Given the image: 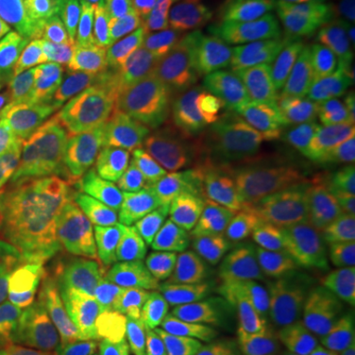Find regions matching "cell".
Masks as SVG:
<instances>
[{
	"label": "cell",
	"instance_id": "cell-1",
	"mask_svg": "<svg viewBox=\"0 0 355 355\" xmlns=\"http://www.w3.org/2000/svg\"><path fill=\"white\" fill-rule=\"evenodd\" d=\"M137 266L113 231L48 280L38 328L24 355H139L128 330Z\"/></svg>",
	"mask_w": 355,
	"mask_h": 355
},
{
	"label": "cell",
	"instance_id": "cell-2",
	"mask_svg": "<svg viewBox=\"0 0 355 355\" xmlns=\"http://www.w3.org/2000/svg\"><path fill=\"white\" fill-rule=\"evenodd\" d=\"M343 190L342 180L304 144L243 182L231 198L229 217L310 259L338 233Z\"/></svg>",
	"mask_w": 355,
	"mask_h": 355
},
{
	"label": "cell",
	"instance_id": "cell-3",
	"mask_svg": "<svg viewBox=\"0 0 355 355\" xmlns=\"http://www.w3.org/2000/svg\"><path fill=\"white\" fill-rule=\"evenodd\" d=\"M231 191L205 168L180 172L142 196L111 229L142 268L176 263L205 251L229 217Z\"/></svg>",
	"mask_w": 355,
	"mask_h": 355
},
{
	"label": "cell",
	"instance_id": "cell-4",
	"mask_svg": "<svg viewBox=\"0 0 355 355\" xmlns=\"http://www.w3.org/2000/svg\"><path fill=\"white\" fill-rule=\"evenodd\" d=\"M318 119L284 91L254 114L251 123L229 139L203 144L200 162L193 168L214 172L231 191L302 148Z\"/></svg>",
	"mask_w": 355,
	"mask_h": 355
},
{
	"label": "cell",
	"instance_id": "cell-5",
	"mask_svg": "<svg viewBox=\"0 0 355 355\" xmlns=\"http://www.w3.org/2000/svg\"><path fill=\"white\" fill-rule=\"evenodd\" d=\"M205 294V251L137 270L128 300V330L139 355H162L190 326Z\"/></svg>",
	"mask_w": 355,
	"mask_h": 355
},
{
	"label": "cell",
	"instance_id": "cell-6",
	"mask_svg": "<svg viewBox=\"0 0 355 355\" xmlns=\"http://www.w3.org/2000/svg\"><path fill=\"white\" fill-rule=\"evenodd\" d=\"M300 259L253 227L227 217L205 249V292H227L251 300L280 296Z\"/></svg>",
	"mask_w": 355,
	"mask_h": 355
},
{
	"label": "cell",
	"instance_id": "cell-7",
	"mask_svg": "<svg viewBox=\"0 0 355 355\" xmlns=\"http://www.w3.org/2000/svg\"><path fill=\"white\" fill-rule=\"evenodd\" d=\"M111 221L113 217L99 205H55L10 214L0 227L32 275L51 280Z\"/></svg>",
	"mask_w": 355,
	"mask_h": 355
},
{
	"label": "cell",
	"instance_id": "cell-8",
	"mask_svg": "<svg viewBox=\"0 0 355 355\" xmlns=\"http://www.w3.org/2000/svg\"><path fill=\"white\" fill-rule=\"evenodd\" d=\"M291 302L330 340L355 342V266L340 257L296 270L286 284Z\"/></svg>",
	"mask_w": 355,
	"mask_h": 355
},
{
	"label": "cell",
	"instance_id": "cell-9",
	"mask_svg": "<svg viewBox=\"0 0 355 355\" xmlns=\"http://www.w3.org/2000/svg\"><path fill=\"white\" fill-rule=\"evenodd\" d=\"M139 142L198 148L216 139L214 97L191 89L148 91L146 107L137 125Z\"/></svg>",
	"mask_w": 355,
	"mask_h": 355
},
{
	"label": "cell",
	"instance_id": "cell-10",
	"mask_svg": "<svg viewBox=\"0 0 355 355\" xmlns=\"http://www.w3.org/2000/svg\"><path fill=\"white\" fill-rule=\"evenodd\" d=\"M127 146L123 128L97 125L73 132L64 205H99L127 160Z\"/></svg>",
	"mask_w": 355,
	"mask_h": 355
},
{
	"label": "cell",
	"instance_id": "cell-11",
	"mask_svg": "<svg viewBox=\"0 0 355 355\" xmlns=\"http://www.w3.org/2000/svg\"><path fill=\"white\" fill-rule=\"evenodd\" d=\"M200 150L202 146L182 148L172 144L137 140L135 153L125 160L123 168L107 188L99 207H103L113 219L123 216L130 203L139 202L142 196L156 190L166 180L180 172L191 170L200 160Z\"/></svg>",
	"mask_w": 355,
	"mask_h": 355
},
{
	"label": "cell",
	"instance_id": "cell-12",
	"mask_svg": "<svg viewBox=\"0 0 355 355\" xmlns=\"http://www.w3.org/2000/svg\"><path fill=\"white\" fill-rule=\"evenodd\" d=\"M60 79L20 62L0 79V162H18L40 111Z\"/></svg>",
	"mask_w": 355,
	"mask_h": 355
},
{
	"label": "cell",
	"instance_id": "cell-13",
	"mask_svg": "<svg viewBox=\"0 0 355 355\" xmlns=\"http://www.w3.org/2000/svg\"><path fill=\"white\" fill-rule=\"evenodd\" d=\"M257 300L205 292L193 312L190 340L202 355H241L259 328Z\"/></svg>",
	"mask_w": 355,
	"mask_h": 355
},
{
	"label": "cell",
	"instance_id": "cell-14",
	"mask_svg": "<svg viewBox=\"0 0 355 355\" xmlns=\"http://www.w3.org/2000/svg\"><path fill=\"white\" fill-rule=\"evenodd\" d=\"M50 0H0V34L42 71L65 79L73 50L55 36Z\"/></svg>",
	"mask_w": 355,
	"mask_h": 355
},
{
	"label": "cell",
	"instance_id": "cell-15",
	"mask_svg": "<svg viewBox=\"0 0 355 355\" xmlns=\"http://www.w3.org/2000/svg\"><path fill=\"white\" fill-rule=\"evenodd\" d=\"M292 65L284 51L277 58L231 83L214 97L216 137L229 139L245 128L266 103L286 87Z\"/></svg>",
	"mask_w": 355,
	"mask_h": 355
},
{
	"label": "cell",
	"instance_id": "cell-16",
	"mask_svg": "<svg viewBox=\"0 0 355 355\" xmlns=\"http://www.w3.org/2000/svg\"><path fill=\"white\" fill-rule=\"evenodd\" d=\"M69 148L71 135L51 140L32 153H26L16 162L20 200L10 214L20 216L38 207L64 205Z\"/></svg>",
	"mask_w": 355,
	"mask_h": 355
},
{
	"label": "cell",
	"instance_id": "cell-17",
	"mask_svg": "<svg viewBox=\"0 0 355 355\" xmlns=\"http://www.w3.org/2000/svg\"><path fill=\"white\" fill-rule=\"evenodd\" d=\"M354 87L355 62L331 58L318 64L292 67L284 93L314 119H320L336 109Z\"/></svg>",
	"mask_w": 355,
	"mask_h": 355
},
{
	"label": "cell",
	"instance_id": "cell-18",
	"mask_svg": "<svg viewBox=\"0 0 355 355\" xmlns=\"http://www.w3.org/2000/svg\"><path fill=\"white\" fill-rule=\"evenodd\" d=\"M128 4L130 0H50L48 8L55 36L76 53L77 46L116 32Z\"/></svg>",
	"mask_w": 355,
	"mask_h": 355
},
{
	"label": "cell",
	"instance_id": "cell-19",
	"mask_svg": "<svg viewBox=\"0 0 355 355\" xmlns=\"http://www.w3.org/2000/svg\"><path fill=\"white\" fill-rule=\"evenodd\" d=\"M306 146L345 188L355 186V87L336 109L318 119Z\"/></svg>",
	"mask_w": 355,
	"mask_h": 355
},
{
	"label": "cell",
	"instance_id": "cell-20",
	"mask_svg": "<svg viewBox=\"0 0 355 355\" xmlns=\"http://www.w3.org/2000/svg\"><path fill=\"white\" fill-rule=\"evenodd\" d=\"M65 79H85L107 87L144 85L139 79L125 42L116 32H107L87 44L77 46Z\"/></svg>",
	"mask_w": 355,
	"mask_h": 355
},
{
	"label": "cell",
	"instance_id": "cell-21",
	"mask_svg": "<svg viewBox=\"0 0 355 355\" xmlns=\"http://www.w3.org/2000/svg\"><path fill=\"white\" fill-rule=\"evenodd\" d=\"M284 48V38L268 20H263L253 30L233 36L219 38L217 44V73L221 91L241 79L247 73L277 58Z\"/></svg>",
	"mask_w": 355,
	"mask_h": 355
},
{
	"label": "cell",
	"instance_id": "cell-22",
	"mask_svg": "<svg viewBox=\"0 0 355 355\" xmlns=\"http://www.w3.org/2000/svg\"><path fill=\"white\" fill-rule=\"evenodd\" d=\"M91 125L93 123L85 103V79H64L44 103L26 140V153H32L51 140L62 139L73 128Z\"/></svg>",
	"mask_w": 355,
	"mask_h": 355
},
{
	"label": "cell",
	"instance_id": "cell-23",
	"mask_svg": "<svg viewBox=\"0 0 355 355\" xmlns=\"http://www.w3.org/2000/svg\"><path fill=\"white\" fill-rule=\"evenodd\" d=\"M162 8V30L154 53L153 83L158 91L190 89L186 76V48H188V22L190 10L172 2L158 0Z\"/></svg>",
	"mask_w": 355,
	"mask_h": 355
},
{
	"label": "cell",
	"instance_id": "cell-24",
	"mask_svg": "<svg viewBox=\"0 0 355 355\" xmlns=\"http://www.w3.org/2000/svg\"><path fill=\"white\" fill-rule=\"evenodd\" d=\"M217 44L219 34L205 0L190 10L188 48H186V76L191 91L216 97L221 91L217 73Z\"/></svg>",
	"mask_w": 355,
	"mask_h": 355
},
{
	"label": "cell",
	"instance_id": "cell-25",
	"mask_svg": "<svg viewBox=\"0 0 355 355\" xmlns=\"http://www.w3.org/2000/svg\"><path fill=\"white\" fill-rule=\"evenodd\" d=\"M265 322L288 355H326L334 347L330 338L282 294L266 300Z\"/></svg>",
	"mask_w": 355,
	"mask_h": 355
},
{
	"label": "cell",
	"instance_id": "cell-26",
	"mask_svg": "<svg viewBox=\"0 0 355 355\" xmlns=\"http://www.w3.org/2000/svg\"><path fill=\"white\" fill-rule=\"evenodd\" d=\"M162 30V8L158 0H130L121 24L123 42L135 62L139 79L150 85L154 53Z\"/></svg>",
	"mask_w": 355,
	"mask_h": 355
},
{
	"label": "cell",
	"instance_id": "cell-27",
	"mask_svg": "<svg viewBox=\"0 0 355 355\" xmlns=\"http://www.w3.org/2000/svg\"><path fill=\"white\" fill-rule=\"evenodd\" d=\"M48 280L34 277L0 310V355H24L38 328Z\"/></svg>",
	"mask_w": 355,
	"mask_h": 355
},
{
	"label": "cell",
	"instance_id": "cell-28",
	"mask_svg": "<svg viewBox=\"0 0 355 355\" xmlns=\"http://www.w3.org/2000/svg\"><path fill=\"white\" fill-rule=\"evenodd\" d=\"M150 87H107L101 83L85 81V103L91 123L116 128H137L146 107Z\"/></svg>",
	"mask_w": 355,
	"mask_h": 355
},
{
	"label": "cell",
	"instance_id": "cell-29",
	"mask_svg": "<svg viewBox=\"0 0 355 355\" xmlns=\"http://www.w3.org/2000/svg\"><path fill=\"white\" fill-rule=\"evenodd\" d=\"M219 38H233L265 20L263 0H207Z\"/></svg>",
	"mask_w": 355,
	"mask_h": 355
},
{
	"label": "cell",
	"instance_id": "cell-30",
	"mask_svg": "<svg viewBox=\"0 0 355 355\" xmlns=\"http://www.w3.org/2000/svg\"><path fill=\"white\" fill-rule=\"evenodd\" d=\"M34 277L10 237L0 227V310L10 304Z\"/></svg>",
	"mask_w": 355,
	"mask_h": 355
},
{
	"label": "cell",
	"instance_id": "cell-31",
	"mask_svg": "<svg viewBox=\"0 0 355 355\" xmlns=\"http://www.w3.org/2000/svg\"><path fill=\"white\" fill-rule=\"evenodd\" d=\"M314 0H263L265 18L279 30L282 38L292 36L310 12Z\"/></svg>",
	"mask_w": 355,
	"mask_h": 355
},
{
	"label": "cell",
	"instance_id": "cell-32",
	"mask_svg": "<svg viewBox=\"0 0 355 355\" xmlns=\"http://www.w3.org/2000/svg\"><path fill=\"white\" fill-rule=\"evenodd\" d=\"M241 355H288L286 349L282 347V343L277 340V336L270 331L268 324L265 320L261 322V326L257 328V334L253 336V340L249 342V345L245 347V352Z\"/></svg>",
	"mask_w": 355,
	"mask_h": 355
},
{
	"label": "cell",
	"instance_id": "cell-33",
	"mask_svg": "<svg viewBox=\"0 0 355 355\" xmlns=\"http://www.w3.org/2000/svg\"><path fill=\"white\" fill-rule=\"evenodd\" d=\"M336 38H338V51H342L345 60L355 62V2L342 14Z\"/></svg>",
	"mask_w": 355,
	"mask_h": 355
},
{
	"label": "cell",
	"instance_id": "cell-34",
	"mask_svg": "<svg viewBox=\"0 0 355 355\" xmlns=\"http://www.w3.org/2000/svg\"><path fill=\"white\" fill-rule=\"evenodd\" d=\"M18 200H20V190H18L16 178L8 184L0 186V223L10 216V211L18 205Z\"/></svg>",
	"mask_w": 355,
	"mask_h": 355
},
{
	"label": "cell",
	"instance_id": "cell-35",
	"mask_svg": "<svg viewBox=\"0 0 355 355\" xmlns=\"http://www.w3.org/2000/svg\"><path fill=\"white\" fill-rule=\"evenodd\" d=\"M22 62V53L0 34V79Z\"/></svg>",
	"mask_w": 355,
	"mask_h": 355
},
{
	"label": "cell",
	"instance_id": "cell-36",
	"mask_svg": "<svg viewBox=\"0 0 355 355\" xmlns=\"http://www.w3.org/2000/svg\"><path fill=\"white\" fill-rule=\"evenodd\" d=\"M343 233H345V243L349 247V253L355 257V193L343 207Z\"/></svg>",
	"mask_w": 355,
	"mask_h": 355
},
{
	"label": "cell",
	"instance_id": "cell-37",
	"mask_svg": "<svg viewBox=\"0 0 355 355\" xmlns=\"http://www.w3.org/2000/svg\"><path fill=\"white\" fill-rule=\"evenodd\" d=\"M162 355H202L191 343L190 336H184V338H178L176 342L172 343Z\"/></svg>",
	"mask_w": 355,
	"mask_h": 355
},
{
	"label": "cell",
	"instance_id": "cell-38",
	"mask_svg": "<svg viewBox=\"0 0 355 355\" xmlns=\"http://www.w3.org/2000/svg\"><path fill=\"white\" fill-rule=\"evenodd\" d=\"M326 355H355V343H345L340 347H331Z\"/></svg>",
	"mask_w": 355,
	"mask_h": 355
},
{
	"label": "cell",
	"instance_id": "cell-39",
	"mask_svg": "<svg viewBox=\"0 0 355 355\" xmlns=\"http://www.w3.org/2000/svg\"><path fill=\"white\" fill-rule=\"evenodd\" d=\"M166 2H172V4H176V6L186 8V10H191V8H196L198 4H202L205 0H166Z\"/></svg>",
	"mask_w": 355,
	"mask_h": 355
},
{
	"label": "cell",
	"instance_id": "cell-40",
	"mask_svg": "<svg viewBox=\"0 0 355 355\" xmlns=\"http://www.w3.org/2000/svg\"><path fill=\"white\" fill-rule=\"evenodd\" d=\"M87 355H119V354H113V352H101V354H87Z\"/></svg>",
	"mask_w": 355,
	"mask_h": 355
},
{
	"label": "cell",
	"instance_id": "cell-41",
	"mask_svg": "<svg viewBox=\"0 0 355 355\" xmlns=\"http://www.w3.org/2000/svg\"><path fill=\"white\" fill-rule=\"evenodd\" d=\"M4 172H6V170H4V164L0 162V180H2V176H4Z\"/></svg>",
	"mask_w": 355,
	"mask_h": 355
}]
</instances>
